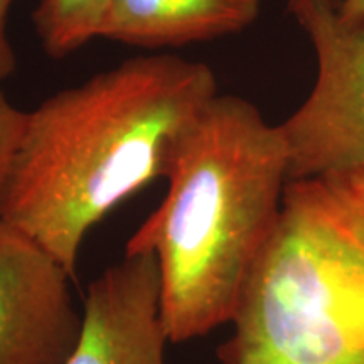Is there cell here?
<instances>
[{"instance_id": "obj_6", "label": "cell", "mask_w": 364, "mask_h": 364, "mask_svg": "<svg viewBox=\"0 0 364 364\" xmlns=\"http://www.w3.org/2000/svg\"><path fill=\"white\" fill-rule=\"evenodd\" d=\"M78 343L65 364H167L152 253H125L86 290Z\"/></svg>"}, {"instance_id": "obj_9", "label": "cell", "mask_w": 364, "mask_h": 364, "mask_svg": "<svg viewBox=\"0 0 364 364\" xmlns=\"http://www.w3.org/2000/svg\"><path fill=\"white\" fill-rule=\"evenodd\" d=\"M26 118L27 112L17 108L0 88V213H2L14 161H16L22 132H24Z\"/></svg>"}, {"instance_id": "obj_3", "label": "cell", "mask_w": 364, "mask_h": 364, "mask_svg": "<svg viewBox=\"0 0 364 364\" xmlns=\"http://www.w3.org/2000/svg\"><path fill=\"white\" fill-rule=\"evenodd\" d=\"M221 364H364V167L287 182Z\"/></svg>"}, {"instance_id": "obj_10", "label": "cell", "mask_w": 364, "mask_h": 364, "mask_svg": "<svg viewBox=\"0 0 364 364\" xmlns=\"http://www.w3.org/2000/svg\"><path fill=\"white\" fill-rule=\"evenodd\" d=\"M12 0H0V83L16 70V53L7 34V16Z\"/></svg>"}, {"instance_id": "obj_8", "label": "cell", "mask_w": 364, "mask_h": 364, "mask_svg": "<svg viewBox=\"0 0 364 364\" xmlns=\"http://www.w3.org/2000/svg\"><path fill=\"white\" fill-rule=\"evenodd\" d=\"M113 0H41L34 26L46 53L63 58L102 34Z\"/></svg>"}, {"instance_id": "obj_1", "label": "cell", "mask_w": 364, "mask_h": 364, "mask_svg": "<svg viewBox=\"0 0 364 364\" xmlns=\"http://www.w3.org/2000/svg\"><path fill=\"white\" fill-rule=\"evenodd\" d=\"M216 95L206 63L171 54L127 59L58 91L27 112L0 221L75 279L90 231L166 179L182 136Z\"/></svg>"}, {"instance_id": "obj_5", "label": "cell", "mask_w": 364, "mask_h": 364, "mask_svg": "<svg viewBox=\"0 0 364 364\" xmlns=\"http://www.w3.org/2000/svg\"><path fill=\"white\" fill-rule=\"evenodd\" d=\"M59 262L0 221V364H65L78 343L83 311Z\"/></svg>"}, {"instance_id": "obj_11", "label": "cell", "mask_w": 364, "mask_h": 364, "mask_svg": "<svg viewBox=\"0 0 364 364\" xmlns=\"http://www.w3.org/2000/svg\"><path fill=\"white\" fill-rule=\"evenodd\" d=\"M338 12L341 19L348 24L364 22V0H341Z\"/></svg>"}, {"instance_id": "obj_2", "label": "cell", "mask_w": 364, "mask_h": 364, "mask_svg": "<svg viewBox=\"0 0 364 364\" xmlns=\"http://www.w3.org/2000/svg\"><path fill=\"white\" fill-rule=\"evenodd\" d=\"M167 193L125 245L152 253L171 344L230 324L280 216L289 157L279 125L247 100L220 95L189 127Z\"/></svg>"}, {"instance_id": "obj_4", "label": "cell", "mask_w": 364, "mask_h": 364, "mask_svg": "<svg viewBox=\"0 0 364 364\" xmlns=\"http://www.w3.org/2000/svg\"><path fill=\"white\" fill-rule=\"evenodd\" d=\"M338 6L306 0L289 7L317 58L307 100L279 125L289 181L364 167V22H344Z\"/></svg>"}, {"instance_id": "obj_7", "label": "cell", "mask_w": 364, "mask_h": 364, "mask_svg": "<svg viewBox=\"0 0 364 364\" xmlns=\"http://www.w3.org/2000/svg\"><path fill=\"white\" fill-rule=\"evenodd\" d=\"M263 0H113L100 38L139 48H169L241 33Z\"/></svg>"}, {"instance_id": "obj_12", "label": "cell", "mask_w": 364, "mask_h": 364, "mask_svg": "<svg viewBox=\"0 0 364 364\" xmlns=\"http://www.w3.org/2000/svg\"><path fill=\"white\" fill-rule=\"evenodd\" d=\"M300 2H306V0H289V7H292V6H297V4H300ZM331 2H336V4H339L341 0H331Z\"/></svg>"}]
</instances>
